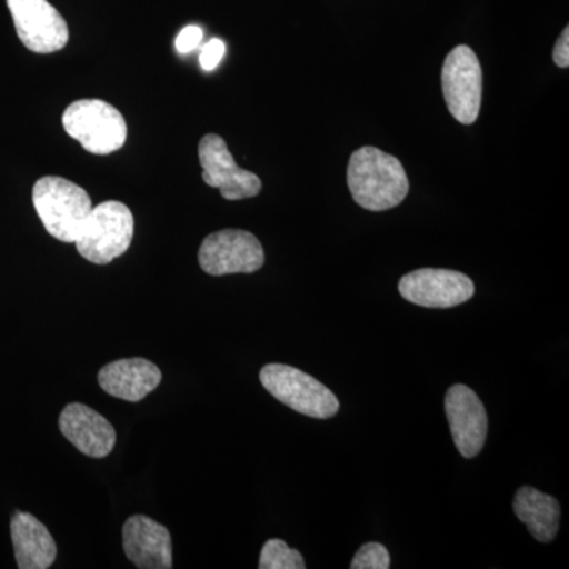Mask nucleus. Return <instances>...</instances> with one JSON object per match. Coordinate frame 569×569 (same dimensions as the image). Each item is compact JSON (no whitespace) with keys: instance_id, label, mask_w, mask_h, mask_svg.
I'll list each match as a JSON object with an SVG mask.
<instances>
[{"instance_id":"nucleus-1","label":"nucleus","mask_w":569,"mask_h":569,"mask_svg":"<svg viewBox=\"0 0 569 569\" xmlns=\"http://www.w3.org/2000/svg\"><path fill=\"white\" fill-rule=\"evenodd\" d=\"M347 183L356 204L372 212L389 211L406 200L410 182L391 153L365 146L351 153Z\"/></svg>"},{"instance_id":"nucleus-2","label":"nucleus","mask_w":569,"mask_h":569,"mask_svg":"<svg viewBox=\"0 0 569 569\" xmlns=\"http://www.w3.org/2000/svg\"><path fill=\"white\" fill-rule=\"evenodd\" d=\"M32 201L48 233L67 244H74L92 211L89 193L58 176L39 179L33 186Z\"/></svg>"},{"instance_id":"nucleus-3","label":"nucleus","mask_w":569,"mask_h":569,"mask_svg":"<svg viewBox=\"0 0 569 569\" xmlns=\"http://www.w3.org/2000/svg\"><path fill=\"white\" fill-rule=\"evenodd\" d=\"M133 230V213L129 206L121 201H104L92 208L74 244L84 260L108 264L129 250Z\"/></svg>"},{"instance_id":"nucleus-4","label":"nucleus","mask_w":569,"mask_h":569,"mask_svg":"<svg viewBox=\"0 0 569 569\" xmlns=\"http://www.w3.org/2000/svg\"><path fill=\"white\" fill-rule=\"evenodd\" d=\"M63 129L82 148L97 156L119 151L127 140V122L122 112L103 100H78L67 108Z\"/></svg>"},{"instance_id":"nucleus-5","label":"nucleus","mask_w":569,"mask_h":569,"mask_svg":"<svg viewBox=\"0 0 569 569\" xmlns=\"http://www.w3.org/2000/svg\"><path fill=\"white\" fill-rule=\"evenodd\" d=\"M260 381L269 395L306 417L329 419L339 411L340 403L335 392L296 367L264 366L260 372Z\"/></svg>"},{"instance_id":"nucleus-6","label":"nucleus","mask_w":569,"mask_h":569,"mask_svg":"<svg viewBox=\"0 0 569 569\" xmlns=\"http://www.w3.org/2000/svg\"><path fill=\"white\" fill-rule=\"evenodd\" d=\"M441 88L448 111L463 126L477 122L482 100V69L467 44L449 51L441 69Z\"/></svg>"},{"instance_id":"nucleus-7","label":"nucleus","mask_w":569,"mask_h":569,"mask_svg":"<svg viewBox=\"0 0 569 569\" xmlns=\"http://www.w3.org/2000/svg\"><path fill=\"white\" fill-rule=\"evenodd\" d=\"M198 261L209 276L252 274L263 268L264 250L249 231L222 230L204 239Z\"/></svg>"},{"instance_id":"nucleus-8","label":"nucleus","mask_w":569,"mask_h":569,"mask_svg":"<svg viewBox=\"0 0 569 569\" xmlns=\"http://www.w3.org/2000/svg\"><path fill=\"white\" fill-rule=\"evenodd\" d=\"M18 37L29 51L50 54L70 39L69 26L48 0H7Z\"/></svg>"},{"instance_id":"nucleus-9","label":"nucleus","mask_w":569,"mask_h":569,"mask_svg":"<svg viewBox=\"0 0 569 569\" xmlns=\"http://www.w3.org/2000/svg\"><path fill=\"white\" fill-rule=\"evenodd\" d=\"M203 181L219 189L224 200L239 201L261 192V179L234 162L227 142L216 133L206 134L198 146Z\"/></svg>"},{"instance_id":"nucleus-10","label":"nucleus","mask_w":569,"mask_h":569,"mask_svg":"<svg viewBox=\"0 0 569 569\" xmlns=\"http://www.w3.org/2000/svg\"><path fill=\"white\" fill-rule=\"evenodd\" d=\"M399 293L426 309H451L473 298L475 283L462 272L425 268L403 276Z\"/></svg>"},{"instance_id":"nucleus-11","label":"nucleus","mask_w":569,"mask_h":569,"mask_svg":"<svg viewBox=\"0 0 569 569\" xmlns=\"http://www.w3.org/2000/svg\"><path fill=\"white\" fill-rule=\"evenodd\" d=\"M445 411L456 448L466 459L477 458L488 438V411L473 389L455 385L448 389Z\"/></svg>"},{"instance_id":"nucleus-12","label":"nucleus","mask_w":569,"mask_h":569,"mask_svg":"<svg viewBox=\"0 0 569 569\" xmlns=\"http://www.w3.org/2000/svg\"><path fill=\"white\" fill-rule=\"evenodd\" d=\"M123 552L140 569L173 568V548L167 527L148 516L127 519L122 529Z\"/></svg>"},{"instance_id":"nucleus-13","label":"nucleus","mask_w":569,"mask_h":569,"mask_svg":"<svg viewBox=\"0 0 569 569\" xmlns=\"http://www.w3.org/2000/svg\"><path fill=\"white\" fill-rule=\"evenodd\" d=\"M62 436L82 455L103 459L114 449L116 430L108 419L84 403H70L59 417Z\"/></svg>"},{"instance_id":"nucleus-14","label":"nucleus","mask_w":569,"mask_h":569,"mask_svg":"<svg viewBox=\"0 0 569 569\" xmlns=\"http://www.w3.org/2000/svg\"><path fill=\"white\" fill-rule=\"evenodd\" d=\"M162 381L159 367L144 358L118 359L99 372V385L107 395L140 402Z\"/></svg>"},{"instance_id":"nucleus-15","label":"nucleus","mask_w":569,"mask_h":569,"mask_svg":"<svg viewBox=\"0 0 569 569\" xmlns=\"http://www.w3.org/2000/svg\"><path fill=\"white\" fill-rule=\"evenodd\" d=\"M11 541L20 569H47L58 557L50 530L29 512L17 511L11 518Z\"/></svg>"},{"instance_id":"nucleus-16","label":"nucleus","mask_w":569,"mask_h":569,"mask_svg":"<svg viewBox=\"0 0 569 569\" xmlns=\"http://www.w3.org/2000/svg\"><path fill=\"white\" fill-rule=\"evenodd\" d=\"M515 512L539 542H550L560 529L561 508L556 498L523 486L515 498Z\"/></svg>"},{"instance_id":"nucleus-17","label":"nucleus","mask_w":569,"mask_h":569,"mask_svg":"<svg viewBox=\"0 0 569 569\" xmlns=\"http://www.w3.org/2000/svg\"><path fill=\"white\" fill-rule=\"evenodd\" d=\"M260 569H305V557L299 550L288 548L282 539H269L261 549Z\"/></svg>"},{"instance_id":"nucleus-18","label":"nucleus","mask_w":569,"mask_h":569,"mask_svg":"<svg viewBox=\"0 0 569 569\" xmlns=\"http://www.w3.org/2000/svg\"><path fill=\"white\" fill-rule=\"evenodd\" d=\"M391 567L389 552L380 542H367L356 552L351 569H388Z\"/></svg>"},{"instance_id":"nucleus-19","label":"nucleus","mask_w":569,"mask_h":569,"mask_svg":"<svg viewBox=\"0 0 569 569\" xmlns=\"http://www.w3.org/2000/svg\"><path fill=\"white\" fill-rule=\"evenodd\" d=\"M201 40H203V31L198 26H187L179 33L178 39H176V50L187 54V52L197 50L200 47Z\"/></svg>"},{"instance_id":"nucleus-20","label":"nucleus","mask_w":569,"mask_h":569,"mask_svg":"<svg viewBox=\"0 0 569 569\" xmlns=\"http://www.w3.org/2000/svg\"><path fill=\"white\" fill-rule=\"evenodd\" d=\"M224 54V43L222 40L213 39L206 43L200 54V63L204 70L211 71L219 66Z\"/></svg>"},{"instance_id":"nucleus-21","label":"nucleus","mask_w":569,"mask_h":569,"mask_svg":"<svg viewBox=\"0 0 569 569\" xmlns=\"http://www.w3.org/2000/svg\"><path fill=\"white\" fill-rule=\"evenodd\" d=\"M553 62L560 67V69H568L569 66V29L565 28L561 32L559 41L553 47Z\"/></svg>"}]
</instances>
